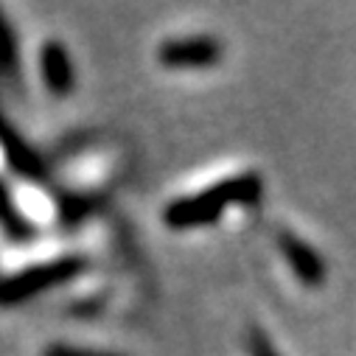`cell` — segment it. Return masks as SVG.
Listing matches in <instances>:
<instances>
[{"mask_svg": "<svg viewBox=\"0 0 356 356\" xmlns=\"http://www.w3.org/2000/svg\"><path fill=\"white\" fill-rule=\"evenodd\" d=\"M278 250H281V255L286 258V264L292 266L295 278L303 286H320L325 281L328 270H325L323 255L309 241H303L300 236H295L289 230H281L278 233Z\"/></svg>", "mask_w": 356, "mask_h": 356, "instance_id": "277c9868", "label": "cell"}, {"mask_svg": "<svg viewBox=\"0 0 356 356\" xmlns=\"http://www.w3.org/2000/svg\"><path fill=\"white\" fill-rule=\"evenodd\" d=\"M0 219L9 222V227H17V230H20V219H17L15 208H12L9 194H6V188H3V186H0Z\"/></svg>", "mask_w": 356, "mask_h": 356, "instance_id": "30bf717a", "label": "cell"}, {"mask_svg": "<svg viewBox=\"0 0 356 356\" xmlns=\"http://www.w3.org/2000/svg\"><path fill=\"white\" fill-rule=\"evenodd\" d=\"M40 73L54 96H70L76 87V67L70 51L59 40H48L40 48Z\"/></svg>", "mask_w": 356, "mask_h": 356, "instance_id": "5b68a950", "label": "cell"}, {"mask_svg": "<svg viewBox=\"0 0 356 356\" xmlns=\"http://www.w3.org/2000/svg\"><path fill=\"white\" fill-rule=\"evenodd\" d=\"M0 146H3V152H6V160H9L20 174L37 177V174L42 171L40 157L29 149V143H23V140L15 135V129H12L3 118H0Z\"/></svg>", "mask_w": 356, "mask_h": 356, "instance_id": "8992f818", "label": "cell"}, {"mask_svg": "<svg viewBox=\"0 0 356 356\" xmlns=\"http://www.w3.org/2000/svg\"><path fill=\"white\" fill-rule=\"evenodd\" d=\"M247 350H250V356H281L278 348L273 345V339L266 337L261 328H250V334H247Z\"/></svg>", "mask_w": 356, "mask_h": 356, "instance_id": "ba28073f", "label": "cell"}, {"mask_svg": "<svg viewBox=\"0 0 356 356\" xmlns=\"http://www.w3.org/2000/svg\"><path fill=\"white\" fill-rule=\"evenodd\" d=\"M42 356H121V353H110V350H96V348H79V345H48L42 350Z\"/></svg>", "mask_w": 356, "mask_h": 356, "instance_id": "9c48e42d", "label": "cell"}, {"mask_svg": "<svg viewBox=\"0 0 356 356\" xmlns=\"http://www.w3.org/2000/svg\"><path fill=\"white\" fill-rule=\"evenodd\" d=\"M261 194H264L261 174H255V171L233 174L227 180L213 183L211 188H202L197 194L168 202L163 211V219L171 230L202 227V225L216 222L230 205H255L261 200Z\"/></svg>", "mask_w": 356, "mask_h": 356, "instance_id": "6da1fadb", "label": "cell"}, {"mask_svg": "<svg viewBox=\"0 0 356 356\" xmlns=\"http://www.w3.org/2000/svg\"><path fill=\"white\" fill-rule=\"evenodd\" d=\"M81 270H84V258H79V255H67V258L29 266V270L15 273V275L0 281V306L26 303V300L37 298L40 292H48L59 284H67Z\"/></svg>", "mask_w": 356, "mask_h": 356, "instance_id": "7a4b0ae2", "label": "cell"}, {"mask_svg": "<svg viewBox=\"0 0 356 356\" xmlns=\"http://www.w3.org/2000/svg\"><path fill=\"white\" fill-rule=\"evenodd\" d=\"M157 59L165 67H211L222 59V42L211 34L171 37L157 48Z\"/></svg>", "mask_w": 356, "mask_h": 356, "instance_id": "3957f363", "label": "cell"}, {"mask_svg": "<svg viewBox=\"0 0 356 356\" xmlns=\"http://www.w3.org/2000/svg\"><path fill=\"white\" fill-rule=\"evenodd\" d=\"M17 67V45H15V31L0 15V73H15Z\"/></svg>", "mask_w": 356, "mask_h": 356, "instance_id": "52a82bcc", "label": "cell"}]
</instances>
